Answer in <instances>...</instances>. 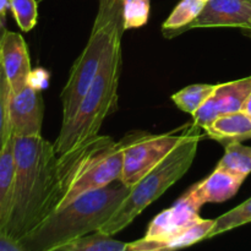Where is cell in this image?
Returning a JSON list of instances; mask_svg holds the SVG:
<instances>
[{
    "label": "cell",
    "instance_id": "6da1fadb",
    "mask_svg": "<svg viewBox=\"0 0 251 251\" xmlns=\"http://www.w3.org/2000/svg\"><path fill=\"white\" fill-rule=\"evenodd\" d=\"M15 179L4 230L22 243L54 212L58 153L39 136H14Z\"/></svg>",
    "mask_w": 251,
    "mask_h": 251
},
{
    "label": "cell",
    "instance_id": "7a4b0ae2",
    "mask_svg": "<svg viewBox=\"0 0 251 251\" xmlns=\"http://www.w3.org/2000/svg\"><path fill=\"white\" fill-rule=\"evenodd\" d=\"M130 188L113 181L88 191L61 210L50 213L24 242L25 251H56L77 238L100 229L129 194Z\"/></svg>",
    "mask_w": 251,
    "mask_h": 251
},
{
    "label": "cell",
    "instance_id": "3957f363",
    "mask_svg": "<svg viewBox=\"0 0 251 251\" xmlns=\"http://www.w3.org/2000/svg\"><path fill=\"white\" fill-rule=\"evenodd\" d=\"M123 140L97 135L80 146L59 154L54 212L88 191L119 181L124 157Z\"/></svg>",
    "mask_w": 251,
    "mask_h": 251
},
{
    "label": "cell",
    "instance_id": "277c9868",
    "mask_svg": "<svg viewBox=\"0 0 251 251\" xmlns=\"http://www.w3.org/2000/svg\"><path fill=\"white\" fill-rule=\"evenodd\" d=\"M123 33V0H100L87 44L70 69L68 81L61 91L63 123L75 114L105 59L122 44Z\"/></svg>",
    "mask_w": 251,
    "mask_h": 251
},
{
    "label": "cell",
    "instance_id": "5b68a950",
    "mask_svg": "<svg viewBox=\"0 0 251 251\" xmlns=\"http://www.w3.org/2000/svg\"><path fill=\"white\" fill-rule=\"evenodd\" d=\"M195 124L185 132L180 144L153 169L142 176L123 200L115 212L98 229L107 235H114L130 225L147 206L163 195L172 185L185 176L198 152L201 135Z\"/></svg>",
    "mask_w": 251,
    "mask_h": 251
},
{
    "label": "cell",
    "instance_id": "8992f818",
    "mask_svg": "<svg viewBox=\"0 0 251 251\" xmlns=\"http://www.w3.org/2000/svg\"><path fill=\"white\" fill-rule=\"evenodd\" d=\"M122 66L120 44L105 59L73 118L61 125L54 144L58 156L97 136L105 118L117 110Z\"/></svg>",
    "mask_w": 251,
    "mask_h": 251
},
{
    "label": "cell",
    "instance_id": "52a82bcc",
    "mask_svg": "<svg viewBox=\"0 0 251 251\" xmlns=\"http://www.w3.org/2000/svg\"><path fill=\"white\" fill-rule=\"evenodd\" d=\"M185 132L181 135L145 134L123 139L124 157L120 183L132 188L180 144Z\"/></svg>",
    "mask_w": 251,
    "mask_h": 251
},
{
    "label": "cell",
    "instance_id": "ba28073f",
    "mask_svg": "<svg viewBox=\"0 0 251 251\" xmlns=\"http://www.w3.org/2000/svg\"><path fill=\"white\" fill-rule=\"evenodd\" d=\"M200 210V206L196 205L193 199L185 193L171 208L162 211L159 215H157L150 223L145 238L137 242L129 243L127 250H163L164 243L201 220L199 215Z\"/></svg>",
    "mask_w": 251,
    "mask_h": 251
},
{
    "label": "cell",
    "instance_id": "9c48e42d",
    "mask_svg": "<svg viewBox=\"0 0 251 251\" xmlns=\"http://www.w3.org/2000/svg\"><path fill=\"white\" fill-rule=\"evenodd\" d=\"M251 93V76L232 82L216 85L215 91L193 115L194 124L205 129L218 117L240 112Z\"/></svg>",
    "mask_w": 251,
    "mask_h": 251
},
{
    "label": "cell",
    "instance_id": "30bf717a",
    "mask_svg": "<svg viewBox=\"0 0 251 251\" xmlns=\"http://www.w3.org/2000/svg\"><path fill=\"white\" fill-rule=\"evenodd\" d=\"M44 103L41 90L28 83L21 91L11 93L9 115L14 136H39L43 123Z\"/></svg>",
    "mask_w": 251,
    "mask_h": 251
},
{
    "label": "cell",
    "instance_id": "8fae6325",
    "mask_svg": "<svg viewBox=\"0 0 251 251\" xmlns=\"http://www.w3.org/2000/svg\"><path fill=\"white\" fill-rule=\"evenodd\" d=\"M207 27H237L251 34V2L248 0H208L188 29Z\"/></svg>",
    "mask_w": 251,
    "mask_h": 251
},
{
    "label": "cell",
    "instance_id": "7c38bea8",
    "mask_svg": "<svg viewBox=\"0 0 251 251\" xmlns=\"http://www.w3.org/2000/svg\"><path fill=\"white\" fill-rule=\"evenodd\" d=\"M0 59L10 83L11 93L21 91L28 85L31 63L27 44L20 33L6 29L0 44Z\"/></svg>",
    "mask_w": 251,
    "mask_h": 251
},
{
    "label": "cell",
    "instance_id": "4fadbf2b",
    "mask_svg": "<svg viewBox=\"0 0 251 251\" xmlns=\"http://www.w3.org/2000/svg\"><path fill=\"white\" fill-rule=\"evenodd\" d=\"M243 183L244 179L216 168L211 176L191 186L186 194L196 205L202 207L205 203H221L232 199Z\"/></svg>",
    "mask_w": 251,
    "mask_h": 251
},
{
    "label": "cell",
    "instance_id": "5bb4252c",
    "mask_svg": "<svg viewBox=\"0 0 251 251\" xmlns=\"http://www.w3.org/2000/svg\"><path fill=\"white\" fill-rule=\"evenodd\" d=\"M208 137L227 145L251 139V118L243 110L218 117L203 129Z\"/></svg>",
    "mask_w": 251,
    "mask_h": 251
},
{
    "label": "cell",
    "instance_id": "9a60e30c",
    "mask_svg": "<svg viewBox=\"0 0 251 251\" xmlns=\"http://www.w3.org/2000/svg\"><path fill=\"white\" fill-rule=\"evenodd\" d=\"M15 179L14 134L0 151V228L4 229L9 217Z\"/></svg>",
    "mask_w": 251,
    "mask_h": 251
},
{
    "label": "cell",
    "instance_id": "2e32d148",
    "mask_svg": "<svg viewBox=\"0 0 251 251\" xmlns=\"http://www.w3.org/2000/svg\"><path fill=\"white\" fill-rule=\"evenodd\" d=\"M205 4L202 0H181L163 22L162 28L164 36L167 34V37H174L186 31L202 11Z\"/></svg>",
    "mask_w": 251,
    "mask_h": 251
},
{
    "label": "cell",
    "instance_id": "e0dca14e",
    "mask_svg": "<svg viewBox=\"0 0 251 251\" xmlns=\"http://www.w3.org/2000/svg\"><path fill=\"white\" fill-rule=\"evenodd\" d=\"M217 168L245 180L251 173V147L244 146L240 141L227 144L225 156L217 164Z\"/></svg>",
    "mask_w": 251,
    "mask_h": 251
},
{
    "label": "cell",
    "instance_id": "ac0fdd59",
    "mask_svg": "<svg viewBox=\"0 0 251 251\" xmlns=\"http://www.w3.org/2000/svg\"><path fill=\"white\" fill-rule=\"evenodd\" d=\"M127 243L113 239L112 235H107L96 230L93 234H86L77 238L65 245H61L56 251H126Z\"/></svg>",
    "mask_w": 251,
    "mask_h": 251
},
{
    "label": "cell",
    "instance_id": "d6986e66",
    "mask_svg": "<svg viewBox=\"0 0 251 251\" xmlns=\"http://www.w3.org/2000/svg\"><path fill=\"white\" fill-rule=\"evenodd\" d=\"M216 85L208 83H196L183 88L179 92L172 96V100L176 107L188 114L194 115L199 108L203 104L206 100L215 91Z\"/></svg>",
    "mask_w": 251,
    "mask_h": 251
},
{
    "label": "cell",
    "instance_id": "ffe728a7",
    "mask_svg": "<svg viewBox=\"0 0 251 251\" xmlns=\"http://www.w3.org/2000/svg\"><path fill=\"white\" fill-rule=\"evenodd\" d=\"M213 227H215V220H200L195 225L186 228L185 230L164 243L163 250L180 249V248L190 247L203 239H208V235L212 232Z\"/></svg>",
    "mask_w": 251,
    "mask_h": 251
},
{
    "label": "cell",
    "instance_id": "44dd1931",
    "mask_svg": "<svg viewBox=\"0 0 251 251\" xmlns=\"http://www.w3.org/2000/svg\"><path fill=\"white\" fill-rule=\"evenodd\" d=\"M248 223H251V198L243 202L242 205L237 206L229 212L225 213V215L220 216L217 220H215V227L208 235V239L215 235L229 232L234 228L242 227Z\"/></svg>",
    "mask_w": 251,
    "mask_h": 251
},
{
    "label": "cell",
    "instance_id": "7402d4cb",
    "mask_svg": "<svg viewBox=\"0 0 251 251\" xmlns=\"http://www.w3.org/2000/svg\"><path fill=\"white\" fill-rule=\"evenodd\" d=\"M10 95H11V88L0 59V151L4 149L6 142L12 136L9 115Z\"/></svg>",
    "mask_w": 251,
    "mask_h": 251
},
{
    "label": "cell",
    "instance_id": "603a6c76",
    "mask_svg": "<svg viewBox=\"0 0 251 251\" xmlns=\"http://www.w3.org/2000/svg\"><path fill=\"white\" fill-rule=\"evenodd\" d=\"M150 0H123L124 31L140 28L149 21Z\"/></svg>",
    "mask_w": 251,
    "mask_h": 251
},
{
    "label": "cell",
    "instance_id": "cb8c5ba5",
    "mask_svg": "<svg viewBox=\"0 0 251 251\" xmlns=\"http://www.w3.org/2000/svg\"><path fill=\"white\" fill-rule=\"evenodd\" d=\"M17 26L24 32H28L37 25L38 9L36 0H9Z\"/></svg>",
    "mask_w": 251,
    "mask_h": 251
},
{
    "label": "cell",
    "instance_id": "d4e9b609",
    "mask_svg": "<svg viewBox=\"0 0 251 251\" xmlns=\"http://www.w3.org/2000/svg\"><path fill=\"white\" fill-rule=\"evenodd\" d=\"M9 9H10L9 0H0V20L4 21L5 16H6V12Z\"/></svg>",
    "mask_w": 251,
    "mask_h": 251
},
{
    "label": "cell",
    "instance_id": "484cf974",
    "mask_svg": "<svg viewBox=\"0 0 251 251\" xmlns=\"http://www.w3.org/2000/svg\"><path fill=\"white\" fill-rule=\"evenodd\" d=\"M242 110L245 113V114H248L251 118V93L248 96V98H247V100H245L244 105H243Z\"/></svg>",
    "mask_w": 251,
    "mask_h": 251
},
{
    "label": "cell",
    "instance_id": "4316f807",
    "mask_svg": "<svg viewBox=\"0 0 251 251\" xmlns=\"http://www.w3.org/2000/svg\"><path fill=\"white\" fill-rule=\"evenodd\" d=\"M5 32H6V28H5L4 21H2V20H0V44H1V39H2V36H4Z\"/></svg>",
    "mask_w": 251,
    "mask_h": 251
},
{
    "label": "cell",
    "instance_id": "83f0119b",
    "mask_svg": "<svg viewBox=\"0 0 251 251\" xmlns=\"http://www.w3.org/2000/svg\"><path fill=\"white\" fill-rule=\"evenodd\" d=\"M202 1H205V2H207V1H208V0H202Z\"/></svg>",
    "mask_w": 251,
    "mask_h": 251
},
{
    "label": "cell",
    "instance_id": "f1b7e54d",
    "mask_svg": "<svg viewBox=\"0 0 251 251\" xmlns=\"http://www.w3.org/2000/svg\"><path fill=\"white\" fill-rule=\"evenodd\" d=\"M248 1H250V2H251V0H248Z\"/></svg>",
    "mask_w": 251,
    "mask_h": 251
}]
</instances>
